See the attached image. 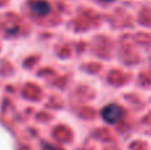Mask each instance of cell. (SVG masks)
I'll return each instance as SVG.
<instances>
[{"label": "cell", "instance_id": "obj_2", "mask_svg": "<svg viewBox=\"0 0 151 150\" xmlns=\"http://www.w3.org/2000/svg\"><path fill=\"white\" fill-rule=\"evenodd\" d=\"M31 9H32V12H33L35 15L45 16V15L49 13L50 7H49V4L45 3V1H36V3H33V4L31 5Z\"/></svg>", "mask_w": 151, "mask_h": 150}, {"label": "cell", "instance_id": "obj_1", "mask_svg": "<svg viewBox=\"0 0 151 150\" xmlns=\"http://www.w3.org/2000/svg\"><path fill=\"white\" fill-rule=\"evenodd\" d=\"M101 114H102V117H104V120L106 122H109V124H117L118 121L122 120L123 112L118 105L111 104V105L105 106Z\"/></svg>", "mask_w": 151, "mask_h": 150}]
</instances>
